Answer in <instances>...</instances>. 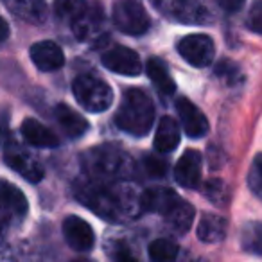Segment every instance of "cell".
Listing matches in <instances>:
<instances>
[{"instance_id": "cell-10", "label": "cell", "mask_w": 262, "mask_h": 262, "mask_svg": "<svg viewBox=\"0 0 262 262\" xmlns=\"http://www.w3.org/2000/svg\"><path fill=\"white\" fill-rule=\"evenodd\" d=\"M63 237L67 244L76 251H90L95 244V233L84 219L77 215H69L63 221Z\"/></svg>"}, {"instance_id": "cell-16", "label": "cell", "mask_w": 262, "mask_h": 262, "mask_svg": "<svg viewBox=\"0 0 262 262\" xmlns=\"http://www.w3.org/2000/svg\"><path fill=\"white\" fill-rule=\"evenodd\" d=\"M104 22V15H102V8L97 2H92L86 6V9L83 11V15L72 22V31L76 34L77 40H88L92 34H95L99 31V27Z\"/></svg>"}, {"instance_id": "cell-32", "label": "cell", "mask_w": 262, "mask_h": 262, "mask_svg": "<svg viewBox=\"0 0 262 262\" xmlns=\"http://www.w3.org/2000/svg\"><path fill=\"white\" fill-rule=\"evenodd\" d=\"M113 258H115V262H139L137 255L133 253V250H131L126 243H117L115 244Z\"/></svg>"}, {"instance_id": "cell-28", "label": "cell", "mask_w": 262, "mask_h": 262, "mask_svg": "<svg viewBox=\"0 0 262 262\" xmlns=\"http://www.w3.org/2000/svg\"><path fill=\"white\" fill-rule=\"evenodd\" d=\"M248 185H250L251 192L258 200H262V153L253 158V164L248 172Z\"/></svg>"}, {"instance_id": "cell-7", "label": "cell", "mask_w": 262, "mask_h": 262, "mask_svg": "<svg viewBox=\"0 0 262 262\" xmlns=\"http://www.w3.org/2000/svg\"><path fill=\"white\" fill-rule=\"evenodd\" d=\"M4 162L31 183H38L45 174L43 167L34 160L33 155H29L22 146H18L16 140L8 139L4 142Z\"/></svg>"}, {"instance_id": "cell-19", "label": "cell", "mask_w": 262, "mask_h": 262, "mask_svg": "<svg viewBox=\"0 0 262 262\" xmlns=\"http://www.w3.org/2000/svg\"><path fill=\"white\" fill-rule=\"evenodd\" d=\"M6 8L29 24H41L47 16L45 0H4Z\"/></svg>"}, {"instance_id": "cell-23", "label": "cell", "mask_w": 262, "mask_h": 262, "mask_svg": "<svg viewBox=\"0 0 262 262\" xmlns=\"http://www.w3.org/2000/svg\"><path fill=\"white\" fill-rule=\"evenodd\" d=\"M194 207L187 201L180 200L174 207L171 208L169 214H165V223L167 226H171L176 233H187L192 226V221H194Z\"/></svg>"}, {"instance_id": "cell-2", "label": "cell", "mask_w": 262, "mask_h": 262, "mask_svg": "<svg viewBox=\"0 0 262 262\" xmlns=\"http://www.w3.org/2000/svg\"><path fill=\"white\" fill-rule=\"evenodd\" d=\"M83 165L88 176L94 180L120 182L135 172V162L131 157L115 146H97L83 155Z\"/></svg>"}, {"instance_id": "cell-31", "label": "cell", "mask_w": 262, "mask_h": 262, "mask_svg": "<svg viewBox=\"0 0 262 262\" xmlns=\"http://www.w3.org/2000/svg\"><path fill=\"white\" fill-rule=\"evenodd\" d=\"M246 27L251 33L262 34V0H258V2H255L251 6L250 13L246 16Z\"/></svg>"}, {"instance_id": "cell-33", "label": "cell", "mask_w": 262, "mask_h": 262, "mask_svg": "<svg viewBox=\"0 0 262 262\" xmlns=\"http://www.w3.org/2000/svg\"><path fill=\"white\" fill-rule=\"evenodd\" d=\"M219 8L223 9V11L226 13H235L239 11L241 8H243L244 0H217Z\"/></svg>"}, {"instance_id": "cell-30", "label": "cell", "mask_w": 262, "mask_h": 262, "mask_svg": "<svg viewBox=\"0 0 262 262\" xmlns=\"http://www.w3.org/2000/svg\"><path fill=\"white\" fill-rule=\"evenodd\" d=\"M215 74H217L219 77H225L226 83H230V84H235L237 81L243 79L239 67H237L235 63H232V61H223V63H219L217 69H215Z\"/></svg>"}, {"instance_id": "cell-11", "label": "cell", "mask_w": 262, "mask_h": 262, "mask_svg": "<svg viewBox=\"0 0 262 262\" xmlns=\"http://www.w3.org/2000/svg\"><path fill=\"white\" fill-rule=\"evenodd\" d=\"M176 112L182 120L183 131L192 139H201L208 133V120L205 117V113L198 108L194 102H190L189 99L180 97L176 101Z\"/></svg>"}, {"instance_id": "cell-24", "label": "cell", "mask_w": 262, "mask_h": 262, "mask_svg": "<svg viewBox=\"0 0 262 262\" xmlns=\"http://www.w3.org/2000/svg\"><path fill=\"white\" fill-rule=\"evenodd\" d=\"M241 248L251 255H262V223L250 221L241 230Z\"/></svg>"}, {"instance_id": "cell-6", "label": "cell", "mask_w": 262, "mask_h": 262, "mask_svg": "<svg viewBox=\"0 0 262 262\" xmlns=\"http://www.w3.org/2000/svg\"><path fill=\"white\" fill-rule=\"evenodd\" d=\"M153 4L178 22L205 24L212 20L203 0H153Z\"/></svg>"}, {"instance_id": "cell-35", "label": "cell", "mask_w": 262, "mask_h": 262, "mask_svg": "<svg viewBox=\"0 0 262 262\" xmlns=\"http://www.w3.org/2000/svg\"><path fill=\"white\" fill-rule=\"evenodd\" d=\"M2 31H4V33H2V41H6V38H8V33H9V29H8V22H2Z\"/></svg>"}, {"instance_id": "cell-18", "label": "cell", "mask_w": 262, "mask_h": 262, "mask_svg": "<svg viewBox=\"0 0 262 262\" xmlns=\"http://www.w3.org/2000/svg\"><path fill=\"white\" fill-rule=\"evenodd\" d=\"M22 135L26 142L36 147H58L59 139L51 127L43 126L36 119H27L22 124Z\"/></svg>"}, {"instance_id": "cell-34", "label": "cell", "mask_w": 262, "mask_h": 262, "mask_svg": "<svg viewBox=\"0 0 262 262\" xmlns=\"http://www.w3.org/2000/svg\"><path fill=\"white\" fill-rule=\"evenodd\" d=\"M178 262H207V260H205V258H201V257H194V255H190V253H185V255H182V257H180Z\"/></svg>"}, {"instance_id": "cell-3", "label": "cell", "mask_w": 262, "mask_h": 262, "mask_svg": "<svg viewBox=\"0 0 262 262\" xmlns=\"http://www.w3.org/2000/svg\"><path fill=\"white\" fill-rule=\"evenodd\" d=\"M155 122V106L149 95L139 88L124 92L120 106L117 110L115 124L133 137L147 135Z\"/></svg>"}, {"instance_id": "cell-20", "label": "cell", "mask_w": 262, "mask_h": 262, "mask_svg": "<svg viewBox=\"0 0 262 262\" xmlns=\"http://www.w3.org/2000/svg\"><path fill=\"white\" fill-rule=\"evenodd\" d=\"M180 144V127L172 117H162L155 133V149L158 153H171Z\"/></svg>"}, {"instance_id": "cell-4", "label": "cell", "mask_w": 262, "mask_h": 262, "mask_svg": "<svg viewBox=\"0 0 262 262\" xmlns=\"http://www.w3.org/2000/svg\"><path fill=\"white\" fill-rule=\"evenodd\" d=\"M72 92L76 101L92 113L106 112L113 104V92L110 84L90 74H81L74 79Z\"/></svg>"}, {"instance_id": "cell-26", "label": "cell", "mask_w": 262, "mask_h": 262, "mask_svg": "<svg viewBox=\"0 0 262 262\" xmlns=\"http://www.w3.org/2000/svg\"><path fill=\"white\" fill-rule=\"evenodd\" d=\"M86 0H56L54 2V13L58 18L67 20V22H76L83 11L86 9Z\"/></svg>"}, {"instance_id": "cell-36", "label": "cell", "mask_w": 262, "mask_h": 262, "mask_svg": "<svg viewBox=\"0 0 262 262\" xmlns=\"http://www.w3.org/2000/svg\"><path fill=\"white\" fill-rule=\"evenodd\" d=\"M72 262H92V260H86V258H76V260H72Z\"/></svg>"}, {"instance_id": "cell-21", "label": "cell", "mask_w": 262, "mask_h": 262, "mask_svg": "<svg viewBox=\"0 0 262 262\" xmlns=\"http://www.w3.org/2000/svg\"><path fill=\"white\" fill-rule=\"evenodd\" d=\"M226 219L215 214H205L198 225V237L207 244L221 243L226 235Z\"/></svg>"}, {"instance_id": "cell-5", "label": "cell", "mask_w": 262, "mask_h": 262, "mask_svg": "<svg viewBox=\"0 0 262 262\" xmlns=\"http://www.w3.org/2000/svg\"><path fill=\"white\" fill-rule=\"evenodd\" d=\"M112 18L117 29L124 34H129V36H140V34L147 33L151 26L149 15L139 0H119V2H115Z\"/></svg>"}, {"instance_id": "cell-13", "label": "cell", "mask_w": 262, "mask_h": 262, "mask_svg": "<svg viewBox=\"0 0 262 262\" xmlns=\"http://www.w3.org/2000/svg\"><path fill=\"white\" fill-rule=\"evenodd\" d=\"M29 205L20 189L11 185L9 182L2 183V219L4 225H9L13 221H22L26 217Z\"/></svg>"}, {"instance_id": "cell-27", "label": "cell", "mask_w": 262, "mask_h": 262, "mask_svg": "<svg viewBox=\"0 0 262 262\" xmlns=\"http://www.w3.org/2000/svg\"><path fill=\"white\" fill-rule=\"evenodd\" d=\"M203 192L208 198V201H212L217 207H225L226 201H228V189L221 180H208L205 183Z\"/></svg>"}, {"instance_id": "cell-1", "label": "cell", "mask_w": 262, "mask_h": 262, "mask_svg": "<svg viewBox=\"0 0 262 262\" xmlns=\"http://www.w3.org/2000/svg\"><path fill=\"white\" fill-rule=\"evenodd\" d=\"M76 196L97 215L108 221H124L135 217L142 210V194L137 196L131 187L122 182H106V180H86L76 187Z\"/></svg>"}, {"instance_id": "cell-22", "label": "cell", "mask_w": 262, "mask_h": 262, "mask_svg": "<svg viewBox=\"0 0 262 262\" xmlns=\"http://www.w3.org/2000/svg\"><path fill=\"white\" fill-rule=\"evenodd\" d=\"M146 72L149 76V79L153 81V84L157 86V90L164 95H172L176 90V84L172 81L169 69L162 59L158 58H151L146 65Z\"/></svg>"}, {"instance_id": "cell-17", "label": "cell", "mask_w": 262, "mask_h": 262, "mask_svg": "<svg viewBox=\"0 0 262 262\" xmlns=\"http://www.w3.org/2000/svg\"><path fill=\"white\" fill-rule=\"evenodd\" d=\"M54 117L61 129L65 131V135L70 139H79L88 131V122L81 113L72 110L67 104H58L54 108Z\"/></svg>"}, {"instance_id": "cell-25", "label": "cell", "mask_w": 262, "mask_h": 262, "mask_svg": "<svg viewBox=\"0 0 262 262\" xmlns=\"http://www.w3.org/2000/svg\"><path fill=\"white\" fill-rule=\"evenodd\" d=\"M149 262H178V244L171 239H157L147 248Z\"/></svg>"}, {"instance_id": "cell-29", "label": "cell", "mask_w": 262, "mask_h": 262, "mask_svg": "<svg viewBox=\"0 0 262 262\" xmlns=\"http://www.w3.org/2000/svg\"><path fill=\"white\" fill-rule=\"evenodd\" d=\"M144 171L151 178H162L167 172V162L162 157H155V155H147L144 158Z\"/></svg>"}, {"instance_id": "cell-8", "label": "cell", "mask_w": 262, "mask_h": 262, "mask_svg": "<svg viewBox=\"0 0 262 262\" xmlns=\"http://www.w3.org/2000/svg\"><path fill=\"white\" fill-rule=\"evenodd\" d=\"M178 52L192 67H208L215 56L214 41L207 34H189L178 43Z\"/></svg>"}, {"instance_id": "cell-12", "label": "cell", "mask_w": 262, "mask_h": 262, "mask_svg": "<svg viewBox=\"0 0 262 262\" xmlns=\"http://www.w3.org/2000/svg\"><path fill=\"white\" fill-rule=\"evenodd\" d=\"M201 164L203 160H201L200 151H185L174 167L176 183L185 189H196L201 182Z\"/></svg>"}, {"instance_id": "cell-15", "label": "cell", "mask_w": 262, "mask_h": 262, "mask_svg": "<svg viewBox=\"0 0 262 262\" xmlns=\"http://www.w3.org/2000/svg\"><path fill=\"white\" fill-rule=\"evenodd\" d=\"M180 201L178 194L171 189H165V187H158V189H149L142 192V205L144 212H158V214L165 215L171 212V208L174 207Z\"/></svg>"}, {"instance_id": "cell-14", "label": "cell", "mask_w": 262, "mask_h": 262, "mask_svg": "<svg viewBox=\"0 0 262 262\" xmlns=\"http://www.w3.org/2000/svg\"><path fill=\"white\" fill-rule=\"evenodd\" d=\"M31 59L41 72H54V70L61 69L65 63L61 47L49 40L38 41L31 47Z\"/></svg>"}, {"instance_id": "cell-9", "label": "cell", "mask_w": 262, "mask_h": 262, "mask_svg": "<svg viewBox=\"0 0 262 262\" xmlns=\"http://www.w3.org/2000/svg\"><path fill=\"white\" fill-rule=\"evenodd\" d=\"M101 61L108 70L122 76H139L144 69L139 54L127 47H112L101 56Z\"/></svg>"}]
</instances>
